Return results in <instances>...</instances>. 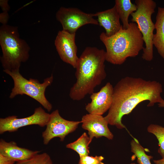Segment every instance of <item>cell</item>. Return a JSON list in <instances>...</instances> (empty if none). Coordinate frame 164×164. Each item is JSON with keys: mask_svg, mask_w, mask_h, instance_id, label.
<instances>
[{"mask_svg": "<svg viewBox=\"0 0 164 164\" xmlns=\"http://www.w3.org/2000/svg\"><path fill=\"white\" fill-rule=\"evenodd\" d=\"M154 24L156 32L154 34L153 45L159 54L164 59V8H158Z\"/></svg>", "mask_w": 164, "mask_h": 164, "instance_id": "obj_15", "label": "cell"}, {"mask_svg": "<svg viewBox=\"0 0 164 164\" xmlns=\"http://www.w3.org/2000/svg\"><path fill=\"white\" fill-rule=\"evenodd\" d=\"M0 45L2 53L0 61L3 70H19L21 64L29 58L30 48L20 38L17 26L7 24L1 26Z\"/></svg>", "mask_w": 164, "mask_h": 164, "instance_id": "obj_4", "label": "cell"}, {"mask_svg": "<svg viewBox=\"0 0 164 164\" xmlns=\"http://www.w3.org/2000/svg\"><path fill=\"white\" fill-rule=\"evenodd\" d=\"M99 37L106 47L105 60L114 65H121L128 57H136L144 48L142 34L133 22L126 29L121 25L119 31L111 36L102 32Z\"/></svg>", "mask_w": 164, "mask_h": 164, "instance_id": "obj_3", "label": "cell"}, {"mask_svg": "<svg viewBox=\"0 0 164 164\" xmlns=\"http://www.w3.org/2000/svg\"><path fill=\"white\" fill-rule=\"evenodd\" d=\"M82 127L88 131L90 138H98L104 136L110 140L114 135L108 127V124L104 117L102 115L87 114L82 118Z\"/></svg>", "mask_w": 164, "mask_h": 164, "instance_id": "obj_12", "label": "cell"}, {"mask_svg": "<svg viewBox=\"0 0 164 164\" xmlns=\"http://www.w3.org/2000/svg\"><path fill=\"white\" fill-rule=\"evenodd\" d=\"M162 85L156 81L126 77L114 87L113 101L108 114L104 117L108 124L119 129L125 128L122 123L123 116L129 114L140 102L148 101L147 106H153L163 100L161 96Z\"/></svg>", "mask_w": 164, "mask_h": 164, "instance_id": "obj_1", "label": "cell"}, {"mask_svg": "<svg viewBox=\"0 0 164 164\" xmlns=\"http://www.w3.org/2000/svg\"><path fill=\"white\" fill-rule=\"evenodd\" d=\"M3 71L9 75L13 81L14 86L9 98H13L19 95H26L38 102L48 111H51L52 106L46 98L45 92L46 88L53 82V74L45 79L43 83H40L36 79L25 78L20 73L19 70L10 71L3 70Z\"/></svg>", "mask_w": 164, "mask_h": 164, "instance_id": "obj_5", "label": "cell"}, {"mask_svg": "<svg viewBox=\"0 0 164 164\" xmlns=\"http://www.w3.org/2000/svg\"><path fill=\"white\" fill-rule=\"evenodd\" d=\"M40 152L19 147L14 141L7 142L0 139V154L16 162L29 159Z\"/></svg>", "mask_w": 164, "mask_h": 164, "instance_id": "obj_14", "label": "cell"}, {"mask_svg": "<svg viewBox=\"0 0 164 164\" xmlns=\"http://www.w3.org/2000/svg\"><path fill=\"white\" fill-rule=\"evenodd\" d=\"M76 34H71L62 30L57 33L54 44L61 60L76 68L79 58L75 42Z\"/></svg>", "mask_w": 164, "mask_h": 164, "instance_id": "obj_10", "label": "cell"}, {"mask_svg": "<svg viewBox=\"0 0 164 164\" xmlns=\"http://www.w3.org/2000/svg\"><path fill=\"white\" fill-rule=\"evenodd\" d=\"M15 162L14 160L0 154V164H14Z\"/></svg>", "mask_w": 164, "mask_h": 164, "instance_id": "obj_23", "label": "cell"}, {"mask_svg": "<svg viewBox=\"0 0 164 164\" xmlns=\"http://www.w3.org/2000/svg\"><path fill=\"white\" fill-rule=\"evenodd\" d=\"M106 52L96 47H86L79 58L75 76L76 81L71 88V99L80 101L94 92L95 88L105 78Z\"/></svg>", "mask_w": 164, "mask_h": 164, "instance_id": "obj_2", "label": "cell"}, {"mask_svg": "<svg viewBox=\"0 0 164 164\" xmlns=\"http://www.w3.org/2000/svg\"><path fill=\"white\" fill-rule=\"evenodd\" d=\"M153 162L155 164H164V158L158 160H154Z\"/></svg>", "mask_w": 164, "mask_h": 164, "instance_id": "obj_25", "label": "cell"}, {"mask_svg": "<svg viewBox=\"0 0 164 164\" xmlns=\"http://www.w3.org/2000/svg\"><path fill=\"white\" fill-rule=\"evenodd\" d=\"M80 121H70L62 118L58 109L50 114V118L45 130L42 132L43 144L47 145L55 137H59L63 141L66 136L74 131L78 128Z\"/></svg>", "mask_w": 164, "mask_h": 164, "instance_id": "obj_8", "label": "cell"}, {"mask_svg": "<svg viewBox=\"0 0 164 164\" xmlns=\"http://www.w3.org/2000/svg\"><path fill=\"white\" fill-rule=\"evenodd\" d=\"M50 117V114L39 107L35 109L32 114L26 118H18L17 116L12 115L0 118V134L6 132H15L20 128L31 125L44 127L46 126Z\"/></svg>", "mask_w": 164, "mask_h": 164, "instance_id": "obj_9", "label": "cell"}, {"mask_svg": "<svg viewBox=\"0 0 164 164\" xmlns=\"http://www.w3.org/2000/svg\"><path fill=\"white\" fill-rule=\"evenodd\" d=\"M9 15L8 12H2L0 14V22L2 25H7Z\"/></svg>", "mask_w": 164, "mask_h": 164, "instance_id": "obj_22", "label": "cell"}, {"mask_svg": "<svg viewBox=\"0 0 164 164\" xmlns=\"http://www.w3.org/2000/svg\"><path fill=\"white\" fill-rule=\"evenodd\" d=\"M129 164H135V163H130Z\"/></svg>", "mask_w": 164, "mask_h": 164, "instance_id": "obj_27", "label": "cell"}, {"mask_svg": "<svg viewBox=\"0 0 164 164\" xmlns=\"http://www.w3.org/2000/svg\"><path fill=\"white\" fill-rule=\"evenodd\" d=\"M57 20L61 24L63 30L71 34H76L81 26L87 24L98 25L94 14L87 13L74 8L61 7L56 13Z\"/></svg>", "mask_w": 164, "mask_h": 164, "instance_id": "obj_7", "label": "cell"}, {"mask_svg": "<svg viewBox=\"0 0 164 164\" xmlns=\"http://www.w3.org/2000/svg\"><path fill=\"white\" fill-rule=\"evenodd\" d=\"M97 17L99 25L105 29V34L108 36H111L120 30L121 25L119 17L115 5L111 8L94 14Z\"/></svg>", "mask_w": 164, "mask_h": 164, "instance_id": "obj_13", "label": "cell"}, {"mask_svg": "<svg viewBox=\"0 0 164 164\" xmlns=\"http://www.w3.org/2000/svg\"><path fill=\"white\" fill-rule=\"evenodd\" d=\"M78 164H105L102 162L104 158L101 155H88L80 156Z\"/></svg>", "mask_w": 164, "mask_h": 164, "instance_id": "obj_21", "label": "cell"}, {"mask_svg": "<svg viewBox=\"0 0 164 164\" xmlns=\"http://www.w3.org/2000/svg\"><path fill=\"white\" fill-rule=\"evenodd\" d=\"M135 3L137 9L131 14V21L136 23L145 43L142 58L150 61L153 58V39L155 29L151 17L155 12L156 4L152 0H136Z\"/></svg>", "mask_w": 164, "mask_h": 164, "instance_id": "obj_6", "label": "cell"}, {"mask_svg": "<svg viewBox=\"0 0 164 164\" xmlns=\"http://www.w3.org/2000/svg\"><path fill=\"white\" fill-rule=\"evenodd\" d=\"M148 132L154 134L159 142V147L158 152L162 158H164V128L161 126L151 124L147 128Z\"/></svg>", "mask_w": 164, "mask_h": 164, "instance_id": "obj_19", "label": "cell"}, {"mask_svg": "<svg viewBox=\"0 0 164 164\" xmlns=\"http://www.w3.org/2000/svg\"><path fill=\"white\" fill-rule=\"evenodd\" d=\"M92 140L85 132L76 140L67 144L66 147L76 152L79 156L88 155L90 154L89 145Z\"/></svg>", "mask_w": 164, "mask_h": 164, "instance_id": "obj_17", "label": "cell"}, {"mask_svg": "<svg viewBox=\"0 0 164 164\" xmlns=\"http://www.w3.org/2000/svg\"><path fill=\"white\" fill-rule=\"evenodd\" d=\"M115 2L119 18L123 23V29H126L129 25V16L137 10V6L132 3L130 0H116Z\"/></svg>", "mask_w": 164, "mask_h": 164, "instance_id": "obj_16", "label": "cell"}, {"mask_svg": "<svg viewBox=\"0 0 164 164\" xmlns=\"http://www.w3.org/2000/svg\"><path fill=\"white\" fill-rule=\"evenodd\" d=\"M113 89L108 82L99 91L91 94V101L86 105V111L90 114L102 115L109 110L113 101Z\"/></svg>", "mask_w": 164, "mask_h": 164, "instance_id": "obj_11", "label": "cell"}, {"mask_svg": "<svg viewBox=\"0 0 164 164\" xmlns=\"http://www.w3.org/2000/svg\"><path fill=\"white\" fill-rule=\"evenodd\" d=\"M15 164H54L50 156L46 153L37 154L26 160L16 162Z\"/></svg>", "mask_w": 164, "mask_h": 164, "instance_id": "obj_20", "label": "cell"}, {"mask_svg": "<svg viewBox=\"0 0 164 164\" xmlns=\"http://www.w3.org/2000/svg\"><path fill=\"white\" fill-rule=\"evenodd\" d=\"M131 151L137 158V162L139 164H152L151 159L153 157L149 155L145 152V149L140 144L138 141L134 138L131 142Z\"/></svg>", "mask_w": 164, "mask_h": 164, "instance_id": "obj_18", "label": "cell"}, {"mask_svg": "<svg viewBox=\"0 0 164 164\" xmlns=\"http://www.w3.org/2000/svg\"><path fill=\"white\" fill-rule=\"evenodd\" d=\"M0 6L3 12H8L10 9V6L7 0H0Z\"/></svg>", "mask_w": 164, "mask_h": 164, "instance_id": "obj_24", "label": "cell"}, {"mask_svg": "<svg viewBox=\"0 0 164 164\" xmlns=\"http://www.w3.org/2000/svg\"><path fill=\"white\" fill-rule=\"evenodd\" d=\"M158 106L159 107L164 108V100H163L160 103H159Z\"/></svg>", "mask_w": 164, "mask_h": 164, "instance_id": "obj_26", "label": "cell"}]
</instances>
